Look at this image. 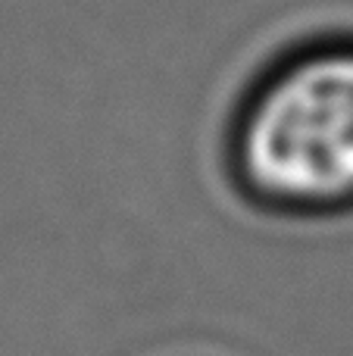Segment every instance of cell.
<instances>
[{
  "instance_id": "cell-1",
  "label": "cell",
  "mask_w": 353,
  "mask_h": 356,
  "mask_svg": "<svg viewBox=\"0 0 353 356\" xmlns=\"http://www.w3.org/2000/svg\"><path fill=\"white\" fill-rule=\"evenodd\" d=\"M231 169L272 209L353 207V38L306 44L263 72L231 122Z\"/></svg>"
}]
</instances>
